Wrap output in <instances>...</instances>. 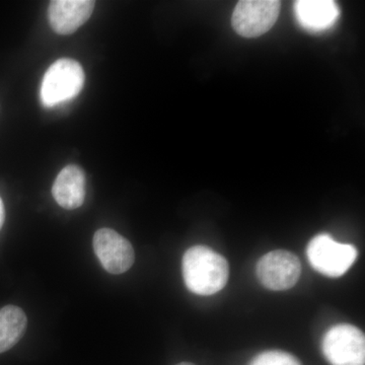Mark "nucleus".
<instances>
[{
    "label": "nucleus",
    "mask_w": 365,
    "mask_h": 365,
    "mask_svg": "<svg viewBox=\"0 0 365 365\" xmlns=\"http://www.w3.org/2000/svg\"><path fill=\"white\" fill-rule=\"evenodd\" d=\"M182 277L190 292L198 295L217 294L227 285L230 265L225 257L205 246L187 250L182 261Z\"/></svg>",
    "instance_id": "1"
},
{
    "label": "nucleus",
    "mask_w": 365,
    "mask_h": 365,
    "mask_svg": "<svg viewBox=\"0 0 365 365\" xmlns=\"http://www.w3.org/2000/svg\"><path fill=\"white\" fill-rule=\"evenodd\" d=\"M85 79V71L78 61L57 60L43 76L40 91L42 105L52 108L73 100L83 90Z\"/></svg>",
    "instance_id": "2"
},
{
    "label": "nucleus",
    "mask_w": 365,
    "mask_h": 365,
    "mask_svg": "<svg viewBox=\"0 0 365 365\" xmlns=\"http://www.w3.org/2000/svg\"><path fill=\"white\" fill-rule=\"evenodd\" d=\"M307 259L314 270L328 277L344 275L356 260V248L352 245L341 244L328 234L316 235L307 249Z\"/></svg>",
    "instance_id": "3"
},
{
    "label": "nucleus",
    "mask_w": 365,
    "mask_h": 365,
    "mask_svg": "<svg viewBox=\"0 0 365 365\" xmlns=\"http://www.w3.org/2000/svg\"><path fill=\"white\" fill-rule=\"evenodd\" d=\"M322 351L331 365H364V334L350 324L334 326L324 336Z\"/></svg>",
    "instance_id": "4"
},
{
    "label": "nucleus",
    "mask_w": 365,
    "mask_h": 365,
    "mask_svg": "<svg viewBox=\"0 0 365 365\" xmlns=\"http://www.w3.org/2000/svg\"><path fill=\"white\" fill-rule=\"evenodd\" d=\"M277 0H244L237 2L232 24L235 32L244 38H257L275 25L280 13Z\"/></svg>",
    "instance_id": "5"
},
{
    "label": "nucleus",
    "mask_w": 365,
    "mask_h": 365,
    "mask_svg": "<svg viewBox=\"0 0 365 365\" xmlns=\"http://www.w3.org/2000/svg\"><path fill=\"white\" fill-rule=\"evenodd\" d=\"M256 274L262 285L268 289L275 292L287 290L299 281L302 264L292 252L275 250L264 255L258 261Z\"/></svg>",
    "instance_id": "6"
},
{
    "label": "nucleus",
    "mask_w": 365,
    "mask_h": 365,
    "mask_svg": "<svg viewBox=\"0 0 365 365\" xmlns=\"http://www.w3.org/2000/svg\"><path fill=\"white\" fill-rule=\"evenodd\" d=\"M93 246L98 261L107 272L125 273L135 260L130 242L111 228L97 230L93 235Z\"/></svg>",
    "instance_id": "7"
},
{
    "label": "nucleus",
    "mask_w": 365,
    "mask_h": 365,
    "mask_svg": "<svg viewBox=\"0 0 365 365\" xmlns=\"http://www.w3.org/2000/svg\"><path fill=\"white\" fill-rule=\"evenodd\" d=\"M95 4L91 0H55L48 7L50 26L60 35H71L91 18Z\"/></svg>",
    "instance_id": "8"
},
{
    "label": "nucleus",
    "mask_w": 365,
    "mask_h": 365,
    "mask_svg": "<svg viewBox=\"0 0 365 365\" xmlns=\"http://www.w3.org/2000/svg\"><path fill=\"white\" fill-rule=\"evenodd\" d=\"M297 23L312 33L332 28L339 19V7L332 0H299L294 4Z\"/></svg>",
    "instance_id": "9"
},
{
    "label": "nucleus",
    "mask_w": 365,
    "mask_h": 365,
    "mask_svg": "<svg viewBox=\"0 0 365 365\" xmlns=\"http://www.w3.org/2000/svg\"><path fill=\"white\" fill-rule=\"evenodd\" d=\"M55 201L67 210L81 207L86 198V175L78 165H67L59 173L52 187Z\"/></svg>",
    "instance_id": "10"
},
{
    "label": "nucleus",
    "mask_w": 365,
    "mask_h": 365,
    "mask_svg": "<svg viewBox=\"0 0 365 365\" xmlns=\"http://www.w3.org/2000/svg\"><path fill=\"white\" fill-rule=\"evenodd\" d=\"M28 319L21 307L6 306L0 309V353L13 348L26 332Z\"/></svg>",
    "instance_id": "11"
},
{
    "label": "nucleus",
    "mask_w": 365,
    "mask_h": 365,
    "mask_svg": "<svg viewBox=\"0 0 365 365\" xmlns=\"http://www.w3.org/2000/svg\"><path fill=\"white\" fill-rule=\"evenodd\" d=\"M249 365H302L290 353L281 350H269L255 356Z\"/></svg>",
    "instance_id": "12"
},
{
    "label": "nucleus",
    "mask_w": 365,
    "mask_h": 365,
    "mask_svg": "<svg viewBox=\"0 0 365 365\" xmlns=\"http://www.w3.org/2000/svg\"><path fill=\"white\" fill-rule=\"evenodd\" d=\"M4 218H6V210H4V202H2L1 198H0V230H1L2 225H4Z\"/></svg>",
    "instance_id": "13"
},
{
    "label": "nucleus",
    "mask_w": 365,
    "mask_h": 365,
    "mask_svg": "<svg viewBox=\"0 0 365 365\" xmlns=\"http://www.w3.org/2000/svg\"><path fill=\"white\" fill-rule=\"evenodd\" d=\"M176 365H195V364H190V362H181V364H176Z\"/></svg>",
    "instance_id": "14"
}]
</instances>
